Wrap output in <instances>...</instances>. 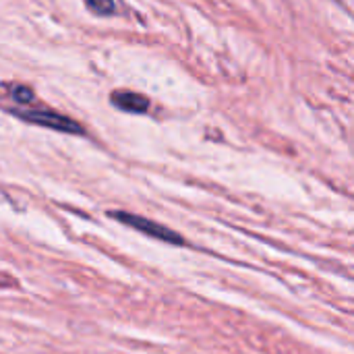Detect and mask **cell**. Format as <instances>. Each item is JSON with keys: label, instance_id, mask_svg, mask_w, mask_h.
<instances>
[{"label": "cell", "instance_id": "obj_1", "mask_svg": "<svg viewBox=\"0 0 354 354\" xmlns=\"http://www.w3.org/2000/svg\"><path fill=\"white\" fill-rule=\"evenodd\" d=\"M114 216L122 224H127V226H131V228H135V230H139V232H143L147 236H153L158 241L172 243V245H185V241H183L180 234H176L174 230H170V228H166V226H162L158 222H151V220L141 218V216H135V214H124V212H116Z\"/></svg>", "mask_w": 354, "mask_h": 354}, {"label": "cell", "instance_id": "obj_2", "mask_svg": "<svg viewBox=\"0 0 354 354\" xmlns=\"http://www.w3.org/2000/svg\"><path fill=\"white\" fill-rule=\"evenodd\" d=\"M21 118H25L27 122H33V124H39V127H48V129H54V131H62V133H81V127L62 116V114H54V112H27V110H21L19 112Z\"/></svg>", "mask_w": 354, "mask_h": 354}, {"label": "cell", "instance_id": "obj_3", "mask_svg": "<svg viewBox=\"0 0 354 354\" xmlns=\"http://www.w3.org/2000/svg\"><path fill=\"white\" fill-rule=\"evenodd\" d=\"M112 102H114V106H118V108H122L127 112H135V114L145 112L149 108L147 97H143L139 93H131V91H122V93L118 91V93H114L112 95Z\"/></svg>", "mask_w": 354, "mask_h": 354}, {"label": "cell", "instance_id": "obj_4", "mask_svg": "<svg viewBox=\"0 0 354 354\" xmlns=\"http://www.w3.org/2000/svg\"><path fill=\"white\" fill-rule=\"evenodd\" d=\"M87 8H91L95 15H112L116 12V0H85Z\"/></svg>", "mask_w": 354, "mask_h": 354}, {"label": "cell", "instance_id": "obj_5", "mask_svg": "<svg viewBox=\"0 0 354 354\" xmlns=\"http://www.w3.org/2000/svg\"><path fill=\"white\" fill-rule=\"evenodd\" d=\"M12 97L17 102H31L33 100V95H31V91L27 87H15L12 89Z\"/></svg>", "mask_w": 354, "mask_h": 354}, {"label": "cell", "instance_id": "obj_6", "mask_svg": "<svg viewBox=\"0 0 354 354\" xmlns=\"http://www.w3.org/2000/svg\"><path fill=\"white\" fill-rule=\"evenodd\" d=\"M4 284H15V280H12V278L8 276V278H4V280L0 282V286H4Z\"/></svg>", "mask_w": 354, "mask_h": 354}]
</instances>
